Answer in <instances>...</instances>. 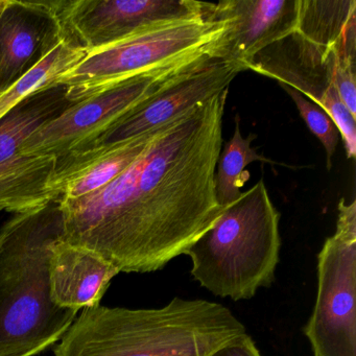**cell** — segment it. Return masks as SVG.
<instances>
[{
	"label": "cell",
	"instance_id": "3",
	"mask_svg": "<svg viewBox=\"0 0 356 356\" xmlns=\"http://www.w3.org/2000/svg\"><path fill=\"white\" fill-rule=\"evenodd\" d=\"M63 237L58 201L13 214L0 228V356L38 355L76 320L49 289L51 249Z\"/></svg>",
	"mask_w": 356,
	"mask_h": 356
},
{
	"label": "cell",
	"instance_id": "8",
	"mask_svg": "<svg viewBox=\"0 0 356 356\" xmlns=\"http://www.w3.org/2000/svg\"><path fill=\"white\" fill-rule=\"evenodd\" d=\"M243 70L245 67L237 62L216 60L204 70L154 95L76 151L114 147L159 128L185 110L229 89L235 76Z\"/></svg>",
	"mask_w": 356,
	"mask_h": 356
},
{
	"label": "cell",
	"instance_id": "20",
	"mask_svg": "<svg viewBox=\"0 0 356 356\" xmlns=\"http://www.w3.org/2000/svg\"><path fill=\"white\" fill-rule=\"evenodd\" d=\"M320 107L328 114L339 130L348 159H353L356 155V116L352 115L351 112L341 102L333 85L325 92Z\"/></svg>",
	"mask_w": 356,
	"mask_h": 356
},
{
	"label": "cell",
	"instance_id": "4",
	"mask_svg": "<svg viewBox=\"0 0 356 356\" xmlns=\"http://www.w3.org/2000/svg\"><path fill=\"white\" fill-rule=\"evenodd\" d=\"M280 213L264 180L225 207L213 226L185 255L191 275L216 297L249 300L275 280L281 237Z\"/></svg>",
	"mask_w": 356,
	"mask_h": 356
},
{
	"label": "cell",
	"instance_id": "17",
	"mask_svg": "<svg viewBox=\"0 0 356 356\" xmlns=\"http://www.w3.org/2000/svg\"><path fill=\"white\" fill-rule=\"evenodd\" d=\"M86 56L84 49L60 39L32 70L0 95V120L31 95L57 85V81Z\"/></svg>",
	"mask_w": 356,
	"mask_h": 356
},
{
	"label": "cell",
	"instance_id": "15",
	"mask_svg": "<svg viewBox=\"0 0 356 356\" xmlns=\"http://www.w3.org/2000/svg\"><path fill=\"white\" fill-rule=\"evenodd\" d=\"M67 88L54 85L18 104L0 120V163L17 155L24 143L49 120L74 105Z\"/></svg>",
	"mask_w": 356,
	"mask_h": 356
},
{
	"label": "cell",
	"instance_id": "21",
	"mask_svg": "<svg viewBox=\"0 0 356 356\" xmlns=\"http://www.w3.org/2000/svg\"><path fill=\"white\" fill-rule=\"evenodd\" d=\"M355 49H345L337 53L332 85L352 115L356 116Z\"/></svg>",
	"mask_w": 356,
	"mask_h": 356
},
{
	"label": "cell",
	"instance_id": "12",
	"mask_svg": "<svg viewBox=\"0 0 356 356\" xmlns=\"http://www.w3.org/2000/svg\"><path fill=\"white\" fill-rule=\"evenodd\" d=\"M158 128L105 149L76 151L57 158L49 182L59 201L95 193L122 174L147 147Z\"/></svg>",
	"mask_w": 356,
	"mask_h": 356
},
{
	"label": "cell",
	"instance_id": "6",
	"mask_svg": "<svg viewBox=\"0 0 356 356\" xmlns=\"http://www.w3.org/2000/svg\"><path fill=\"white\" fill-rule=\"evenodd\" d=\"M318 255V293L303 328L314 356H356V201H339Z\"/></svg>",
	"mask_w": 356,
	"mask_h": 356
},
{
	"label": "cell",
	"instance_id": "1",
	"mask_svg": "<svg viewBox=\"0 0 356 356\" xmlns=\"http://www.w3.org/2000/svg\"><path fill=\"white\" fill-rule=\"evenodd\" d=\"M229 89L162 124L143 153L95 193L58 201L64 241L120 273H152L185 255L225 210L216 199Z\"/></svg>",
	"mask_w": 356,
	"mask_h": 356
},
{
	"label": "cell",
	"instance_id": "9",
	"mask_svg": "<svg viewBox=\"0 0 356 356\" xmlns=\"http://www.w3.org/2000/svg\"><path fill=\"white\" fill-rule=\"evenodd\" d=\"M61 38L51 0H7L0 15V95Z\"/></svg>",
	"mask_w": 356,
	"mask_h": 356
},
{
	"label": "cell",
	"instance_id": "19",
	"mask_svg": "<svg viewBox=\"0 0 356 356\" xmlns=\"http://www.w3.org/2000/svg\"><path fill=\"white\" fill-rule=\"evenodd\" d=\"M285 92L291 97L302 120L305 122L312 134L321 141L326 152L327 168L332 165V157L339 140V133L328 114L314 102L298 92L291 87L280 84Z\"/></svg>",
	"mask_w": 356,
	"mask_h": 356
},
{
	"label": "cell",
	"instance_id": "16",
	"mask_svg": "<svg viewBox=\"0 0 356 356\" xmlns=\"http://www.w3.org/2000/svg\"><path fill=\"white\" fill-rule=\"evenodd\" d=\"M308 40L337 49L356 33L355 0H298V28Z\"/></svg>",
	"mask_w": 356,
	"mask_h": 356
},
{
	"label": "cell",
	"instance_id": "2",
	"mask_svg": "<svg viewBox=\"0 0 356 356\" xmlns=\"http://www.w3.org/2000/svg\"><path fill=\"white\" fill-rule=\"evenodd\" d=\"M247 333L224 305L174 298L163 307L85 308L54 349L55 356H209Z\"/></svg>",
	"mask_w": 356,
	"mask_h": 356
},
{
	"label": "cell",
	"instance_id": "22",
	"mask_svg": "<svg viewBox=\"0 0 356 356\" xmlns=\"http://www.w3.org/2000/svg\"><path fill=\"white\" fill-rule=\"evenodd\" d=\"M209 356H262L255 341L248 333L229 341Z\"/></svg>",
	"mask_w": 356,
	"mask_h": 356
},
{
	"label": "cell",
	"instance_id": "10",
	"mask_svg": "<svg viewBox=\"0 0 356 356\" xmlns=\"http://www.w3.org/2000/svg\"><path fill=\"white\" fill-rule=\"evenodd\" d=\"M212 16L230 20L225 60L248 64L262 49L298 28V0H222L211 3Z\"/></svg>",
	"mask_w": 356,
	"mask_h": 356
},
{
	"label": "cell",
	"instance_id": "7",
	"mask_svg": "<svg viewBox=\"0 0 356 356\" xmlns=\"http://www.w3.org/2000/svg\"><path fill=\"white\" fill-rule=\"evenodd\" d=\"M60 34L87 54L161 22L203 15L197 0H51Z\"/></svg>",
	"mask_w": 356,
	"mask_h": 356
},
{
	"label": "cell",
	"instance_id": "14",
	"mask_svg": "<svg viewBox=\"0 0 356 356\" xmlns=\"http://www.w3.org/2000/svg\"><path fill=\"white\" fill-rule=\"evenodd\" d=\"M57 157L17 154L0 163V212L22 213L59 201L49 186Z\"/></svg>",
	"mask_w": 356,
	"mask_h": 356
},
{
	"label": "cell",
	"instance_id": "11",
	"mask_svg": "<svg viewBox=\"0 0 356 356\" xmlns=\"http://www.w3.org/2000/svg\"><path fill=\"white\" fill-rule=\"evenodd\" d=\"M335 64L333 47L316 44L296 31L260 51L247 70L274 79L320 106L332 85Z\"/></svg>",
	"mask_w": 356,
	"mask_h": 356
},
{
	"label": "cell",
	"instance_id": "23",
	"mask_svg": "<svg viewBox=\"0 0 356 356\" xmlns=\"http://www.w3.org/2000/svg\"><path fill=\"white\" fill-rule=\"evenodd\" d=\"M6 3H7V0H0V15H1L3 9H5Z\"/></svg>",
	"mask_w": 356,
	"mask_h": 356
},
{
	"label": "cell",
	"instance_id": "18",
	"mask_svg": "<svg viewBox=\"0 0 356 356\" xmlns=\"http://www.w3.org/2000/svg\"><path fill=\"white\" fill-rule=\"evenodd\" d=\"M256 138L257 135L253 133L243 138L241 132V120L237 115L235 118L234 134L222 147L216 164V199L224 207L241 197V188L250 179V172L245 170L250 163L255 161L274 163L272 160L259 155L251 147L252 141Z\"/></svg>",
	"mask_w": 356,
	"mask_h": 356
},
{
	"label": "cell",
	"instance_id": "5",
	"mask_svg": "<svg viewBox=\"0 0 356 356\" xmlns=\"http://www.w3.org/2000/svg\"><path fill=\"white\" fill-rule=\"evenodd\" d=\"M210 6L211 3L203 15L161 22L87 54L57 85L65 86L68 99L78 103L170 60L218 42L228 35L230 20L216 19Z\"/></svg>",
	"mask_w": 356,
	"mask_h": 356
},
{
	"label": "cell",
	"instance_id": "13",
	"mask_svg": "<svg viewBox=\"0 0 356 356\" xmlns=\"http://www.w3.org/2000/svg\"><path fill=\"white\" fill-rule=\"evenodd\" d=\"M120 270L90 250L72 245L63 238L54 245L49 258L51 301L66 309L99 305Z\"/></svg>",
	"mask_w": 356,
	"mask_h": 356
}]
</instances>
